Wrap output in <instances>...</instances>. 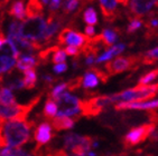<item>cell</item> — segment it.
<instances>
[{"label":"cell","mask_w":158,"mask_h":156,"mask_svg":"<svg viewBox=\"0 0 158 156\" xmlns=\"http://www.w3.org/2000/svg\"><path fill=\"white\" fill-rule=\"evenodd\" d=\"M31 124L25 119H9L0 124V146L20 147L29 141Z\"/></svg>","instance_id":"cell-1"},{"label":"cell","mask_w":158,"mask_h":156,"mask_svg":"<svg viewBox=\"0 0 158 156\" xmlns=\"http://www.w3.org/2000/svg\"><path fill=\"white\" fill-rule=\"evenodd\" d=\"M46 20L40 15L28 16L26 20L20 21L19 33L25 39L29 41L38 42L45 40L46 33Z\"/></svg>","instance_id":"cell-2"},{"label":"cell","mask_w":158,"mask_h":156,"mask_svg":"<svg viewBox=\"0 0 158 156\" xmlns=\"http://www.w3.org/2000/svg\"><path fill=\"white\" fill-rule=\"evenodd\" d=\"M158 93V84L155 85H139L138 87L127 89L120 94L113 95L111 97L112 103L121 102H138V100H146L154 97Z\"/></svg>","instance_id":"cell-3"},{"label":"cell","mask_w":158,"mask_h":156,"mask_svg":"<svg viewBox=\"0 0 158 156\" xmlns=\"http://www.w3.org/2000/svg\"><path fill=\"white\" fill-rule=\"evenodd\" d=\"M54 100L57 104V113L55 116L72 117L82 113L81 100L76 96L70 94L69 92H63Z\"/></svg>","instance_id":"cell-4"},{"label":"cell","mask_w":158,"mask_h":156,"mask_svg":"<svg viewBox=\"0 0 158 156\" xmlns=\"http://www.w3.org/2000/svg\"><path fill=\"white\" fill-rule=\"evenodd\" d=\"M18 56L19 54L15 46L6 38L0 46V75L10 72L16 66Z\"/></svg>","instance_id":"cell-5"},{"label":"cell","mask_w":158,"mask_h":156,"mask_svg":"<svg viewBox=\"0 0 158 156\" xmlns=\"http://www.w3.org/2000/svg\"><path fill=\"white\" fill-rule=\"evenodd\" d=\"M91 146L92 141L89 137L77 134H67L64 137V148L74 155H86Z\"/></svg>","instance_id":"cell-6"},{"label":"cell","mask_w":158,"mask_h":156,"mask_svg":"<svg viewBox=\"0 0 158 156\" xmlns=\"http://www.w3.org/2000/svg\"><path fill=\"white\" fill-rule=\"evenodd\" d=\"M31 111V106L18 105L17 103L3 104L0 103V120L25 119Z\"/></svg>","instance_id":"cell-7"},{"label":"cell","mask_w":158,"mask_h":156,"mask_svg":"<svg viewBox=\"0 0 158 156\" xmlns=\"http://www.w3.org/2000/svg\"><path fill=\"white\" fill-rule=\"evenodd\" d=\"M112 102H111L110 96H100L85 103L81 102L82 113L84 115H97L101 109H103L106 106H108Z\"/></svg>","instance_id":"cell-8"},{"label":"cell","mask_w":158,"mask_h":156,"mask_svg":"<svg viewBox=\"0 0 158 156\" xmlns=\"http://www.w3.org/2000/svg\"><path fill=\"white\" fill-rule=\"evenodd\" d=\"M154 129H155L154 124H148V125H143L132 129L126 136V143H128L129 145L138 144L140 142H143L147 136L150 135L154 132Z\"/></svg>","instance_id":"cell-9"},{"label":"cell","mask_w":158,"mask_h":156,"mask_svg":"<svg viewBox=\"0 0 158 156\" xmlns=\"http://www.w3.org/2000/svg\"><path fill=\"white\" fill-rule=\"evenodd\" d=\"M60 42L75 46V47L80 48L86 44V37L82 33H76V31H73L71 29H64L60 35Z\"/></svg>","instance_id":"cell-10"},{"label":"cell","mask_w":158,"mask_h":156,"mask_svg":"<svg viewBox=\"0 0 158 156\" xmlns=\"http://www.w3.org/2000/svg\"><path fill=\"white\" fill-rule=\"evenodd\" d=\"M117 109H155L158 108V99L143 102H121L117 104Z\"/></svg>","instance_id":"cell-11"},{"label":"cell","mask_w":158,"mask_h":156,"mask_svg":"<svg viewBox=\"0 0 158 156\" xmlns=\"http://www.w3.org/2000/svg\"><path fill=\"white\" fill-rule=\"evenodd\" d=\"M52 128L53 126L49 123H42L37 126L34 136H35V141L40 146L47 144L52 139Z\"/></svg>","instance_id":"cell-12"},{"label":"cell","mask_w":158,"mask_h":156,"mask_svg":"<svg viewBox=\"0 0 158 156\" xmlns=\"http://www.w3.org/2000/svg\"><path fill=\"white\" fill-rule=\"evenodd\" d=\"M157 0H131L130 8L135 15L143 16L152 9Z\"/></svg>","instance_id":"cell-13"},{"label":"cell","mask_w":158,"mask_h":156,"mask_svg":"<svg viewBox=\"0 0 158 156\" xmlns=\"http://www.w3.org/2000/svg\"><path fill=\"white\" fill-rule=\"evenodd\" d=\"M36 63L37 60L35 58V56H33V54H25L20 55L19 58H17L16 67L20 72H25L27 69L34 68V67L36 66Z\"/></svg>","instance_id":"cell-14"},{"label":"cell","mask_w":158,"mask_h":156,"mask_svg":"<svg viewBox=\"0 0 158 156\" xmlns=\"http://www.w3.org/2000/svg\"><path fill=\"white\" fill-rule=\"evenodd\" d=\"M126 46L123 44H118V45L112 46L111 48H109L108 50H106L103 54H101L99 57L95 59V63L100 64V63H104V61H108L111 58H113L117 55H120L122 51L125 50Z\"/></svg>","instance_id":"cell-15"},{"label":"cell","mask_w":158,"mask_h":156,"mask_svg":"<svg viewBox=\"0 0 158 156\" xmlns=\"http://www.w3.org/2000/svg\"><path fill=\"white\" fill-rule=\"evenodd\" d=\"M131 63L130 60L127 59V58H117L108 65V69H109L110 72L112 74H117V72H121L127 70L129 67H130Z\"/></svg>","instance_id":"cell-16"},{"label":"cell","mask_w":158,"mask_h":156,"mask_svg":"<svg viewBox=\"0 0 158 156\" xmlns=\"http://www.w3.org/2000/svg\"><path fill=\"white\" fill-rule=\"evenodd\" d=\"M53 124L52 126L57 131H62V129H71L74 127V122L72 118L66 116H54L53 117Z\"/></svg>","instance_id":"cell-17"},{"label":"cell","mask_w":158,"mask_h":156,"mask_svg":"<svg viewBox=\"0 0 158 156\" xmlns=\"http://www.w3.org/2000/svg\"><path fill=\"white\" fill-rule=\"evenodd\" d=\"M10 15L14 16L17 20H23L26 17V8L21 0H17L12 3L10 8Z\"/></svg>","instance_id":"cell-18"},{"label":"cell","mask_w":158,"mask_h":156,"mask_svg":"<svg viewBox=\"0 0 158 156\" xmlns=\"http://www.w3.org/2000/svg\"><path fill=\"white\" fill-rule=\"evenodd\" d=\"M23 80H24L25 88H27V89H31V88H34L35 86H36L37 75H36V72L34 70V68L25 70Z\"/></svg>","instance_id":"cell-19"},{"label":"cell","mask_w":158,"mask_h":156,"mask_svg":"<svg viewBox=\"0 0 158 156\" xmlns=\"http://www.w3.org/2000/svg\"><path fill=\"white\" fill-rule=\"evenodd\" d=\"M99 85V76L94 72H85L82 79V86L84 88H94Z\"/></svg>","instance_id":"cell-20"},{"label":"cell","mask_w":158,"mask_h":156,"mask_svg":"<svg viewBox=\"0 0 158 156\" xmlns=\"http://www.w3.org/2000/svg\"><path fill=\"white\" fill-rule=\"evenodd\" d=\"M101 9L103 11V15L109 17L114 12L118 5V0H99Z\"/></svg>","instance_id":"cell-21"},{"label":"cell","mask_w":158,"mask_h":156,"mask_svg":"<svg viewBox=\"0 0 158 156\" xmlns=\"http://www.w3.org/2000/svg\"><path fill=\"white\" fill-rule=\"evenodd\" d=\"M29 154L26 150H21L19 147L6 146L3 148H0V156H26Z\"/></svg>","instance_id":"cell-22"},{"label":"cell","mask_w":158,"mask_h":156,"mask_svg":"<svg viewBox=\"0 0 158 156\" xmlns=\"http://www.w3.org/2000/svg\"><path fill=\"white\" fill-rule=\"evenodd\" d=\"M0 103H3V104L16 103V97L9 87L0 88Z\"/></svg>","instance_id":"cell-23"},{"label":"cell","mask_w":158,"mask_h":156,"mask_svg":"<svg viewBox=\"0 0 158 156\" xmlns=\"http://www.w3.org/2000/svg\"><path fill=\"white\" fill-rule=\"evenodd\" d=\"M56 113H57V104L54 99H48L44 106V115L46 117L53 118L56 115Z\"/></svg>","instance_id":"cell-24"},{"label":"cell","mask_w":158,"mask_h":156,"mask_svg":"<svg viewBox=\"0 0 158 156\" xmlns=\"http://www.w3.org/2000/svg\"><path fill=\"white\" fill-rule=\"evenodd\" d=\"M83 18H84V21L88 25H92V26H94V25L98 22V15H97V11L94 10V8L89 7L88 9L84 11Z\"/></svg>","instance_id":"cell-25"},{"label":"cell","mask_w":158,"mask_h":156,"mask_svg":"<svg viewBox=\"0 0 158 156\" xmlns=\"http://www.w3.org/2000/svg\"><path fill=\"white\" fill-rule=\"evenodd\" d=\"M102 40L104 41V44L106 45H113L114 42L117 41V39H118V36H117V33L114 31L110 29H104L102 31V35L100 37Z\"/></svg>","instance_id":"cell-26"},{"label":"cell","mask_w":158,"mask_h":156,"mask_svg":"<svg viewBox=\"0 0 158 156\" xmlns=\"http://www.w3.org/2000/svg\"><path fill=\"white\" fill-rule=\"evenodd\" d=\"M60 27H61L60 22H57V21H53V20L49 21L48 24H47V27H46L45 40H48V39L52 38V37L54 36L55 33H56L58 31Z\"/></svg>","instance_id":"cell-27"},{"label":"cell","mask_w":158,"mask_h":156,"mask_svg":"<svg viewBox=\"0 0 158 156\" xmlns=\"http://www.w3.org/2000/svg\"><path fill=\"white\" fill-rule=\"evenodd\" d=\"M42 10V5L38 2V0H31V2L28 3L26 15L27 16H34L38 15Z\"/></svg>","instance_id":"cell-28"},{"label":"cell","mask_w":158,"mask_h":156,"mask_svg":"<svg viewBox=\"0 0 158 156\" xmlns=\"http://www.w3.org/2000/svg\"><path fill=\"white\" fill-rule=\"evenodd\" d=\"M158 77V69H155V70H152V72H148L146 76H143V77L140 78V85H149L150 83L155 80L156 78Z\"/></svg>","instance_id":"cell-29"},{"label":"cell","mask_w":158,"mask_h":156,"mask_svg":"<svg viewBox=\"0 0 158 156\" xmlns=\"http://www.w3.org/2000/svg\"><path fill=\"white\" fill-rule=\"evenodd\" d=\"M66 57H67L66 51L63 50V49H57V50L54 51V54H53V57H52V60L54 61L55 64L63 63V61H65V60H66Z\"/></svg>","instance_id":"cell-30"},{"label":"cell","mask_w":158,"mask_h":156,"mask_svg":"<svg viewBox=\"0 0 158 156\" xmlns=\"http://www.w3.org/2000/svg\"><path fill=\"white\" fill-rule=\"evenodd\" d=\"M8 87L11 90H19L25 88L24 85V80L20 79V78H14V79H10L9 83H8Z\"/></svg>","instance_id":"cell-31"},{"label":"cell","mask_w":158,"mask_h":156,"mask_svg":"<svg viewBox=\"0 0 158 156\" xmlns=\"http://www.w3.org/2000/svg\"><path fill=\"white\" fill-rule=\"evenodd\" d=\"M67 87H69V84H66V83H62V84H60V85H56L52 90L53 99L57 98L63 92H65V90L67 89Z\"/></svg>","instance_id":"cell-32"},{"label":"cell","mask_w":158,"mask_h":156,"mask_svg":"<svg viewBox=\"0 0 158 156\" xmlns=\"http://www.w3.org/2000/svg\"><path fill=\"white\" fill-rule=\"evenodd\" d=\"M145 58H146L147 63H152L155 60H158V47L149 50L146 54V56H145Z\"/></svg>","instance_id":"cell-33"},{"label":"cell","mask_w":158,"mask_h":156,"mask_svg":"<svg viewBox=\"0 0 158 156\" xmlns=\"http://www.w3.org/2000/svg\"><path fill=\"white\" fill-rule=\"evenodd\" d=\"M79 6V0H65V10L67 12H71V11H74V10L77 8Z\"/></svg>","instance_id":"cell-34"},{"label":"cell","mask_w":158,"mask_h":156,"mask_svg":"<svg viewBox=\"0 0 158 156\" xmlns=\"http://www.w3.org/2000/svg\"><path fill=\"white\" fill-rule=\"evenodd\" d=\"M53 70H54L55 74H62V72H66L67 70V65L65 64V61L55 64L54 67H53Z\"/></svg>","instance_id":"cell-35"},{"label":"cell","mask_w":158,"mask_h":156,"mask_svg":"<svg viewBox=\"0 0 158 156\" xmlns=\"http://www.w3.org/2000/svg\"><path fill=\"white\" fill-rule=\"evenodd\" d=\"M140 26H141V21L138 20V19H134V20L130 22V25L128 26V33L136 31L137 29H139Z\"/></svg>","instance_id":"cell-36"},{"label":"cell","mask_w":158,"mask_h":156,"mask_svg":"<svg viewBox=\"0 0 158 156\" xmlns=\"http://www.w3.org/2000/svg\"><path fill=\"white\" fill-rule=\"evenodd\" d=\"M65 51H66V54L70 55V56H76V55L79 54V48H77V47H75V46L67 45Z\"/></svg>","instance_id":"cell-37"},{"label":"cell","mask_w":158,"mask_h":156,"mask_svg":"<svg viewBox=\"0 0 158 156\" xmlns=\"http://www.w3.org/2000/svg\"><path fill=\"white\" fill-rule=\"evenodd\" d=\"M61 3H62V0H49V9L55 11V10H57L60 7H61Z\"/></svg>","instance_id":"cell-38"},{"label":"cell","mask_w":158,"mask_h":156,"mask_svg":"<svg viewBox=\"0 0 158 156\" xmlns=\"http://www.w3.org/2000/svg\"><path fill=\"white\" fill-rule=\"evenodd\" d=\"M85 35L88 37H93L95 35V29L92 25H88L85 27Z\"/></svg>","instance_id":"cell-39"},{"label":"cell","mask_w":158,"mask_h":156,"mask_svg":"<svg viewBox=\"0 0 158 156\" xmlns=\"http://www.w3.org/2000/svg\"><path fill=\"white\" fill-rule=\"evenodd\" d=\"M85 63H86V65H89V66L93 65V64L95 63L94 55H93V54H89L88 56H86V58H85Z\"/></svg>","instance_id":"cell-40"},{"label":"cell","mask_w":158,"mask_h":156,"mask_svg":"<svg viewBox=\"0 0 158 156\" xmlns=\"http://www.w3.org/2000/svg\"><path fill=\"white\" fill-rule=\"evenodd\" d=\"M43 78H44V80L48 81V83H52V81H53V77H52V76L45 75V76H43Z\"/></svg>","instance_id":"cell-41"},{"label":"cell","mask_w":158,"mask_h":156,"mask_svg":"<svg viewBox=\"0 0 158 156\" xmlns=\"http://www.w3.org/2000/svg\"><path fill=\"white\" fill-rule=\"evenodd\" d=\"M150 25H152V27H157L158 26V19H152L150 21Z\"/></svg>","instance_id":"cell-42"},{"label":"cell","mask_w":158,"mask_h":156,"mask_svg":"<svg viewBox=\"0 0 158 156\" xmlns=\"http://www.w3.org/2000/svg\"><path fill=\"white\" fill-rule=\"evenodd\" d=\"M3 40H5V38H3V36L0 33V46L2 45V42H3Z\"/></svg>","instance_id":"cell-43"},{"label":"cell","mask_w":158,"mask_h":156,"mask_svg":"<svg viewBox=\"0 0 158 156\" xmlns=\"http://www.w3.org/2000/svg\"><path fill=\"white\" fill-rule=\"evenodd\" d=\"M49 2V0H42V3L43 5H47Z\"/></svg>","instance_id":"cell-44"},{"label":"cell","mask_w":158,"mask_h":156,"mask_svg":"<svg viewBox=\"0 0 158 156\" xmlns=\"http://www.w3.org/2000/svg\"><path fill=\"white\" fill-rule=\"evenodd\" d=\"M128 0H118V2H121V3H127Z\"/></svg>","instance_id":"cell-45"},{"label":"cell","mask_w":158,"mask_h":156,"mask_svg":"<svg viewBox=\"0 0 158 156\" xmlns=\"http://www.w3.org/2000/svg\"><path fill=\"white\" fill-rule=\"evenodd\" d=\"M157 1H158V0H157Z\"/></svg>","instance_id":"cell-46"}]
</instances>
